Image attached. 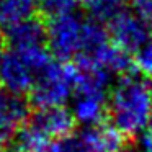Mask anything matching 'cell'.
Segmentation results:
<instances>
[{
    "mask_svg": "<svg viewBox=\"0 0 152 152\" xmlns=\"http://www.w3.org/2000/svg\"><path fill=\"white\" fill-rule=\"evenodd\" d=\"M111 126L123 137H139L152 128V83L139 74L121 75L106 98Z\"/></svg>",
    "mask_w": 152,
    "mask_h": 152,
    "instance_id": "cell-1",
    "label": "cell"
},
{
    "mask_svg": "<svg viewBox=\"0 0 152 152\" xmlns=\"http://www.w3.org/2000/svg\"><path fill=\"white\" fill-rule=\"evenodd\" d=\"M46 46L33 49H8L0 61V83L4 90L18 95L30 93L38 74L53 62Z\"/></svg>",
    "mask_w": 152,
    "mask_h": 152,
    "instance_id": "cell-2",
    "label": "cell"
},
{
    "mask_svg": "<svg viewBox=\"0 0 152 152\" xmlns=\"http://www.w3.org/2000/svg\"><path fill=\"white\" fill-rule=\"evenodd\" d=\"M75 93V66L70 62L53 61L38 74L30 90V103L36 110L61 108Z\"/></svg>",
    "mask_w": 152,
    "mask_h": 152,
    "instance_id": "cell-3",
    "label": "cell"
},
{
    "mask_svg": "<svg viewBox=\"0 0 152 152\" xmlns=\"http://www.w3.org/2000/svg\"><path fill=\"white\" fill-rule=\"evenodd\" d=\"M85 18L66 13L49 18L46 25V48L59 62H70L83 51Z\"/></svg>",
    "mask_w": 152,
    "mask_h": 152,
    "instance_id": "cell-4",
    "label": "cell"
},
{
    "mask_svg": "<svg viewBox=\"0 0 152 152\" xmlns=\"http://www.w3.org/2000/svg\"><path fill=\"white\" fill-rule=\"evenodd\" d=\"M108 38L115 46L132 56L152 38V31L144 20L129 8H118L105 21Z\"/></svg>",
    "mask_w": 152,
    "mask_h": 152,
    "instance_id": "cell-5",
    "label": "cell"
},
{
    "mask_svg": "<svg viewBox=\"0 0 152 152\" xmlns=\"http://www.w3.org/2000/svg\"><path fill=\"white\" fill-rule=\"evenodd\" d=\"M26 124L31 126L38 134H41L46 141L53 144L54 141L74 132L75 121L70 115V110L61 106V108L36 110L34 113H31Z\"/></svg>",
    "mask_w": 152,
    "mask_h": 152,
    "instance_id": "cell-6",
    "label": "cell"
},
{
    "mask_svg": "<svg viewBox=\"0 0 152 152\" xmlns=\"http://www.w3.org/2000/svg\"><path fill=\"white\" fill-rule=\"evenodd\" d=\"M31 103L25 95L0 90V134L12 137L28 123L31 116Z\"/></svg>",
    "mask_w": 152,
    "mask_h": 152,
    "instance_id": "cell-7",
    "label": "cell"
},
{
    "mask_svg": "<svg viewBox=\"0 0 152 152\" xmlns=\"http://www.w3.org/2000/svg\"><path fill=\"white\" fill-rule=\"evenodd\" d=\"M77 61L96 67V69L103 70L111 77L126 75V74H129V70L132 67L131 56L126 54L123 49H119L118 46H115L110 39L106 43H103L102 46H98L96 49L80 56Z\"/></svg>",
    "mask_w": 152,
    "mask_h": 152,
    "instance_id": "cell-8",
    "label": "cell"
},
{
    "mask_svg": "<svg viewBox=\"0 0 152 152\" xmlns=\"http://www.w3.org/2000/svg\"><path fill=\"white\" fill-rule=\"evenodd\" d=\"M79 152H113L121 147L123 136L111 124L85 126L74 132Z\"/></svg>",
    "mask_w": 152,
    "mask_h": 152,
    "instance_id": "cell-9",
    "label": "cell"
},
{
    "mask_svg": "<svg viewBox=\"0 0 152 152\" xmlns=\"http://www.w3.org/2000/svg\"><path fill=\"white\" fill-rule=\"evenodd\" d=\"M5 39L7 44H10V49L18 51L46 46V25L34 17L7 30Z\"/></svg>",
    "mask_w": 152,
    "mask_h": 152,
    "instance_id": "cell-10",
    "label": "cell"
},
{
    "mask_svg": "<svg viewBox=\"0 0 152 152\" xmlns=\"http://www.w3.org/2000/svg\"><path fill=\"white\" fill-rule=\"evenodd\" d=\"M106 98L108 96L75 93L72 98V106H70V115L74 121L80 123L83 128L102 124L105 116L108 115Z\"/></svg>",
    "mask_w": 152,
    "mask_h": 152,
    "instance_id": "cell-11",
    "label": "cell"
},
{
    "mask_svg": "<svg viewBox=\"0 0 152 152\" xmlns=\"http://www.w3.org/2000/svg\"><path fill=\"white\" fill-rule=\"evenodd\" d=\"M38 0H0V31H7L34 18Z\"/></svg>",
    "mask_w": 152,
    "mask_h": 152,
    "instance_id": "cell-12",
    "label": "cell"
},
{
    "mask_svg": "<svg viewBox=\"0 0 152 152\" xmlns=\"http://www.w3.org/2000/svg\"><path fill=\"white\" fill-rule=\"evenodd\" d=\"M131 62H132V67L136 69V74L145 77V79H151L152 77V38L132 54Z\"/></svg>",
    "mask_w": 152,
    "mask_h": 152,
    "instance_id": "cell-13",
    "label": "cell"
},
{
    "mask_svg": "<svg viewBox=\"0 0 152 152\" xmlns=\"http://www.w3.org/2000/svg\"><path fill=\"white\" fill-rule=\"evenodd\" d=\"M75 5L77 0H38V10L44 13L48 18L72 13Z\"/></svg>",
    "mask_w": 152,
    "mask_h": 152,
    "instance_id": "cell-14",
    "label": "cell"
},
{
    "mask_svg": "<svg viewBox=\"0 0 152 152\" xmlns=\"http://www.w3.org/2000/svg\"><path fill=\"white\" fill-rule=\"evenodd\" d=\"M134 12L147 23L152 31V0H134Z\"/></svg>",
    "mask_w": 152,
    "mask_h": 152,
    "instance_id": "cell-15",
    "label": "cell"
},
{
    "mask_svg": "<svg viewBox=\"0 0 152 152\" xmlns=\"http://www.w3.org/2000/svg\"><path fill=\"white\" fill-rule=\"evenodd\" d=\"M136 149L139 152H152V128H149L137 137V147Z\"/></svg>",
    "mask_w": 152,
    "mask_h": 152,
    "instance_id": "cell-16",
    "label": "cell"
},
{
    "mask_svg": "<svg viewBox=\"0 0 152 152\" xmlns=\"http://www.w3.org/2000/svg\"><path fill=\"white\" fill-rule=\"evenodd\" d=\"M7 39H5V34L4 31H0V61H2V57L5 56V53H7Z\"/></svg>",
    "mask_w": 152,
    "mask_h": 152,
    "instance_id": "cell-17",
    "label": "cell"
},
{
    "mask_svg": "<svg viewBox=\"0 0 152 152\" xmlns=\"http://www.w3.org/2000/svg\"><path fill=\"white\" fill-rule=\"evenodd\" d=\"M100 0H77V4H82V5H85V7H88V10L93 7V5H96Z\"/></svg>",
    "mask_w": 152,
    "mask_h": 152,
    "instance_id": "cell-18",
    "label": "cell"
},
{
    "mask_svg": "<svg viewBox=\"0 0 152 152\" xmlns=\"http://www.w3.org/2000/svg\"><path fill=\"white\" fill-rule=\"evenodd\" d=\"M113 152H139L137 149H131V147H124V145H121L119 149H116V151Z\"/></svg>",
    "mask_w": 152,
    "mask_h": 152,
    "instance_id": "cell-19",
    "label": "cell"
}]
</instances>
